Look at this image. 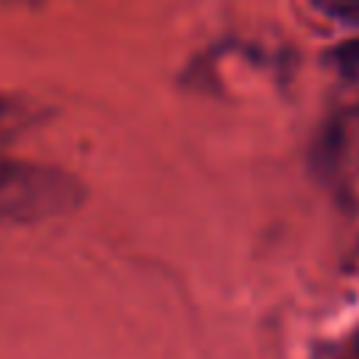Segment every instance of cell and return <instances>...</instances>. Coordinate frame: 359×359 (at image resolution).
<instances>
[{
	"instance_id": "6da1fadb",
	"label": "cell",
	"mask_w": 359,
	"mask_h": 359,
	"mask_svg": "<svg viewBox=\"0 0 359 359\" xmlns=\"http://www.w3.org/2000/svg\"><path fill=\"white\" fill-rule=\"evenodd\" d=\"M81 199V182L56 165L0 160V227L65 216Z\"/></svg>"
},
{
	"instance_id": "7a4b0ae2",
	"label": "cell",
	"mask_w": 359,
	"mask_h": 359,
	"mask_svg": "<svg viewBox=\"0 0 359 359\" xmlns=\"http://www.w3.org/2000/svg\"><path fill=\"white\" fill-rule=\"evenodd\" d=\"M325 17L359 28V0H311Z\"/></svg>"
}]
</instances>
